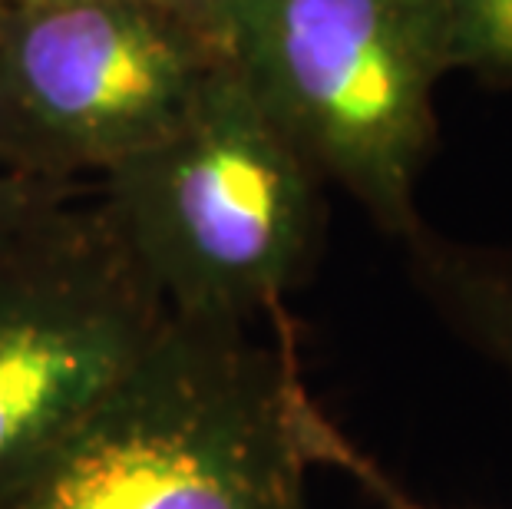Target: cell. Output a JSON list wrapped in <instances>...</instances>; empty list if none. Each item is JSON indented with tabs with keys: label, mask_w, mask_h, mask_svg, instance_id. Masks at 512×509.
I'll return each mask as SVG.
<instances>
[{
	"label": "cell",
	"mask_w": 512,
	"mask_h": 509,
	"mask_svg": "<svg viewBox=\"0 0 512 509\" xmlns=\"http://www.w3.org/2000/svg\"><path fill=\"white\" fill-rule=\"evenodd\" d=\"M261 110L324 179L403 245L453 73L446 0H199Z\"/></svg>",
	"instance_id": "3957f363"
},
{
	"label": "cell",
	"mask_w": 512,
	"mask_h": 509,
	"mask_svg": "<svg viewBox=\"0 0 512 509\" xmlns=\"http://www.w3.org/2000/svg\"><path fill=\"white\" fill-rule=\"evenodd\" d=\"M0 14H4V4H0ZM0 169H4V166H0Z\"/></svg>",
	"instance_id": "8fae6325"
},
{
	"label": "cell",
	"mask_w": 512,
	"mask_h": 509,
	"mask_svg": "<svg viewBox=\"0 0 512 509\" xmlns=\"http://www.w3.org/2000/svg\"><path fill=\"white\" fill-rule=\"evenodd\" d=\"M453 70L512 90V0H446Z\"/></svg>",
	"instance_id": "52a82bcc"
},
{
	"label": "cell",
	"mask_w": 512,
	"mask_h": 509,
	"mask_svg": "<svg viewBox=\"0 0 512 509\" xmlns=\"http://www.w3.org/2000/svg\"><path fill=\"white\" fill-rule=\"evenodd\" d=\"M225 53L159 0H10L0 14V166L106 176L192 110Z\"/></svg>",
	"instance_id": "277c9868"
},
{
	"label": "cell",
	"mask_w": 512,
	"mask_h": 509,
	"mask_svg": "<svg viewBox=\"0 0 512 509\" xmlns=\"http://www.w3.org/2000/svg\"><path fill=\"white\" fill-rule=\"evenodd\" d=\"M100 212L176 321L275 318L318 265L324 179L228 60L192 110L100 176Z\"/></svg>",
	"instance_id": "7a4b0ae2"
},
{
	"label": "cell",
	"mask_w": 512,
	"mask_h": 509,
	"mask_svg": "<svg viewBox=\"0 0 512 509\" xmlns=\"http://www.w3.org/2000/svg\"><path fill=\"white\" fill-rule=\"evenodd\" d=\"M0 4H10V0H0Z\"/></svg>",
	"instance_id": "7c38bea8"
},
{
	"label": "cell",
	"mask_w": 512,
	"mask_h": 509,
	"mask_svg": "<svg viewBox=\"0 0 512 509\" xmlns=\"http://www.w3.org/2000/svg\"><path fill=\"white\" fill-rule=\"evenodd\" d=\"M70 192V182H50L40 176H27V172L0 169V229H10L27 215L67 199Z\"/></svg>",
	"instance_id": "9c48e42d"
},
{
	"label": "cell",
	"mask_w": 512,
	"mask_h": 509,
	"mask_svg": "<svg viewBox=\"0 0 512 509\" xmlns=\"http://www.w3.org/2000/svg\"><path fill=\"white\" fill-rule=\"evenodd\" d=\"M403 252L443 328L512 381V242H460L420 225Z\"/></svg>",
	"instance_id": "8992f818"
},
{
	"label": "cell",
	"mask_w": 512,
	"mask_h": 509,
	"mask_svg": "<svg viewBox=\"0 0 512 509\" xmlns=\"http://www.w3.org/2000/svg\"><path fill=\"white\" fill-rule=\"evenodd\" d=\"M288 311L176 321L106 397L0 483V509H311L314 467Z\"/></svg>",
	"instance_id": "6da1fadb"
},
{
	"label": "cell",
	"mask_w": 512,
	"mask_h": 509,
	"mask_svg": "<svg viewBox=\"0 0 512 509\" xmlns=\"http://www.w3.org/2000/svg\"><path fill=\"white\" fill-rule=\"evenodd\" d=\"M172 324L100 205L0 229V483L40 457Z\"/></svg>",
	"instance_id": "5b68a950"
},
{
	"label": "cell",
	"mask_w": 512,
	"mask_h": 509,
	"mask_svg": "<svg viewBox=\"0 0 512 509\" xmlns=\"http://www.w3.org/2000/svg\"><path fill=\"white\" fill-rule=\"evenodd\" d=\"M159 4H176V7H189L199 14V0H159Z\"/></svg>",
	"instance_id": "30bf717a"
},
{
	"label": "cell",
	"mask_w": 512,
	"mask_h": 509,
	"mask_svg": "<svg viewBox=\"0 0 512 509\" xmlns=\"http://www.w3.org/2000/svg\"><path fill=\"white\" fill-rule=\"evenodd\" d=\"M304 440H308V453H311L314 467H334L347 473L380 509H437V506L413 500L370 453H364L351 437H344V430L324 414V407L318 400H311L308 417H304Z\"/></svg>",
	"instance_id": "ba28073f"
}]
</instances>
